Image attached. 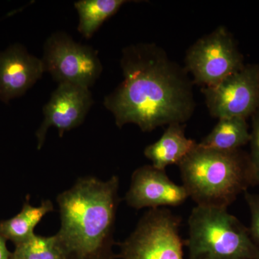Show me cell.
Instances as JSON below:
<instances>
[{
	"label": "cell",
	"mask_w": 259,
	"mask_h": 259,
	"mask_svg": "<svg viewBox=\"0 0 259 259\" xmlns=\"http://www.w3.org/2000/svg\"><path fill=\"white\" fill-rule=\"evenodd\" d=\"M119 178L79 179L57 197L61 228L56 243L66 259H102L111 253Z\"/></svg>",
	"instance_id": "obj_2"
},
{
	"label": "cell",
	"mask_w": 259,
	"mask_h": 259,
	"mask_svg": "<svg viewBox=\"0 0 259 259\" xmlns=\"http://www.w3.org/2000/svg\"><path fill=\"white\" fill-rule=\"evenodd\" d=\"M202 92L212 117H251L259 109V65H245L218 84L202 88Z\"/></svg>",
	"instance_id": "obj_8"
},
{
	"label": "cell",
	"mask_w": 259,
	"mask_h": 259,
	"mask_svg": "<svg viewBox=\"0 0 259 259\" xmlns=\"http://www.w3.org/2000/svg\"><path fill=\"white\" fill-rule=\"evenodd\" d=\"M184 187L197 205L228 208L255 186L249 153L218 151L197 144L178 165Z\"/></svg>",
	"instance_id": "obj_3"
},
{
	"label": "cell",
	"mask_w": 259,
	"mask_h": 259,
	"mask_svg": "<svg viewBox=\"0 0 259 259\" xmlns=\"http://www.w3.org/2000/svg\"><path fill=\"white\" fill-rule=\"evenodd\" d=\"M243 194L250 213V236L259 247V194L250 193L248 191Z\"/></svg>",
	"instance_id": "obj_18"
},
{
	"label": "cell",
	"mask_w": 259,
	"mask_h": 259,
	"mask_svg": "<svg viewBox=\"0 0 259 259\" xmlns=\"http://www.w3.org/2000/svg\"><path fill=\"white\" fill-rule=\"evenodd\" d=\"M249 156L255 185H259V109L251 116Z\"/></svg>",
	"instance_id": "obj_17"
},
{
	"label": "cell",
	"mask_w": 259,
	"mask_h": 259,
	"mask_svg": "<svg viewBox=\"0 0 259 259\" xmlns=\"http://www.w3.org/2000/svg\"><path fill=\"white\" fill-rule=\"evenodd\" d=\"M122 82L104 105L120 128L126 124L149 132L163 125L182 124L195 109L192 81L187 70L154 44H136L122 50Z\"/></svg>",
	"instance_id": "obj_1"
},
{
	"label": "cell",
	"mask_w": 259,
	"mask_h": 259,
	"mask_svg": "<svg viewBox=\"0 0 259 259\" xmlns=\"http://www.w3.org/2000/svg\"><path fill=\"white\" fill-rule=\"evenodd\" d=\"M93 104L90 89L70 83H59L44 107V119L36 133L40 149L49 127H56L59 136L81 125Z\"/></svg>",
	"instance_id": "obj_9"
},
{
	"label": "cell",
	"mask_w": 259,
	"mask_h": 259,
	"mask_svg": "<svg viewBox=\"0 0 259 259\" xmlns=\"http://www.w3.org/2000/svg\"><path fill=\"white\" fill-rule=\"evenodd\" d=\"M197 145L186 137L185 126L174 123L168 125L161 139L146 148L144 155L155 168L165 171L166 166L180 164Z\"/></svg>",
	"instance_id": "obj_12"
},
{
	"label": "cell",
	"mask_w": 259,
	"mask_h": 259,
	"mask_svg": "<svg viewBox=\"0 0 259 259\" xmlns=\"http://www.w3.org/2000/svg\"><path fill=\"white\" fill-rule=\"evenodd\" d=\"M44 72L41 59L20 44L11 46L0 53V100L7 103L22 96Z\"/></svg>",
	"instance_id": "obj_11"
},
{
	"label": "cell",
	"mask_w": 259,
	"mask_h": 259,
	"mask_svg": "<svg viewBox=\"0 0 259 259\" xmlns=\"http://www.w3.org/2000/svg\"><path fill=\"white\" fill-rule=\"evenodd\" d=\"M13 259H66L56 243L54 236L34 235L28 241L16 245Z\"/></svg>",
	"instance_id": "obj_16"
},
{
	"label": "cell",
	"mask_w": 259,
	"mask_h": 259,
	"mask_svg": "<svg viewBox=\"0 0 259 259\" xmlns=\"http://www.w3.org/2000/svg\"><path fill=\"white\" fill-rule=\"evenodd\" d=\"M182 220L166 208L150 209L120 245L122 259H184Z\"/></svg>",
	"instance_id": "obj_5"
},
{
	"label": "cell",
	"mask_w": 259,
	"mask_h": 259,
	"mask_svg": "<svg viewBox=\"0 0 259 259\" xmlns=\"http://www.w3.org/2000/svg\"><path fill=\"white\" fill-rule=\"evenodd\" d=\"M188 197L183 185L172 182L163 170L147 165L140 167L133 174L125 201L135 209H157L180 206Z\"/></svg>",
	"instance_id": "obj_10"
},
{
	"label": "cell",
	"mask_w": 259,
	"mask_h": 259,
	"mask_svg": "<svg viewBox=\"0 0 259 259\" xmlns=\"http://www.w3.org/2000/svg\"><path fill=\"white\" fill-rule=\"evenodd\" d=\"M44 71L59 83L90 89L102 71L96 51L74 41L64 32L52 34L44 46L41 59Z\"/></svg>",
	"instance_id": "obj_7"
},
{
	"label": "cell",
	"mask_w": 259,
	"mask_h": 259,
	"mask_svg": "<svg viewBox=\"0 0 259 259\" xmlns=\"http://www.w3.org/2000/svg\"><path fill=\"white\" fill-rule=\"evenodd\" d=\"M250 131L246 119L228 117L219 119L217 125L199 146L218 151H236L249 144Z\"/></svg>",
	"instance_id": "obj_13"
},
{
	"label": "cell",
	"mask_w": 259,
	"mask_h": 259,
	"mask_svg": "<svg viewBox=\"0 0 259 259\" xmlns=\"http://www.w3.org/2000/svg\"><path fill=\"white\" fill-rule=\"evenodd\" d=\"M185 69L203 88L214 86L241 70L244 59L236 40L225 27H218L188 49Z\"/></svg>",
	"instance_id": "obj_6"
},
{
	"label": "cell",
	"mask_w": 259,
	"mask_h": 259,
	"mask_svg": "<svg viewBox=\"0 0 259 259\" xmlns=\"http://www.w3.org/2000/svg\"><path fill=\"white\" fill-rule=\"evenodd\" d=\"M10 259H13V258H10Z\"/></svg>",
	"instance_id": "obj_20"
},
{
	"label": "cell",
	"mask_w": 259,
	"mask_h": 259,
	"mask_svg": "<svg viewBox=\"0 0 259 259\" xmlns=\"http://www.w3.org/2000/svg\"><path fill=\"white\" fill-rule=\"evenodd\" d=\"M53 210L54 205L51 201H42L37 207L27 201L17 215L0 223V235L16 245L24 243L35 235V227L44 216Z\"/></svg>",
	"instance_id": "obj_14"
},
{
	"label": "cell",
	"mask_w": 259,
	"mask_h": 259,
	"mask_svg": "<svg viewBox=\"0 0 259 259\" xmlns=\"http://www.w3.org/2000/svg\"><path fill=\"white\" fill-rule=\"evenodd\" d=\"M125 0H81L74 3L79 14L78 30L85 38H90L102 24L115 14Z\"/></svg>",
	"instance_id": "obj_15"
},
{
	"label": "cell",
	"mask_w": 259,
	"mask_h": 259,
	"mask_svg": "<svg viewBox=\"0 0 259 259\" xmlns=\"http://www.w3.org/2000/svg\"><path fill=\"white\" fill-rule=\"evenodd\" d=\"M228 208L197 205L189 218V259H259V247Z\"/></svg>",
	"instance_id": "obj_4"
},
{
	"label": "cell",
	"mask_w": 259,
	"mask_h": 259,
	"mask_svg": "<svg viewBox=\"0 0 259 259\" xmlns=\"http://www.w3.org/2000/svg\"><path fill=\"white\" fill-rule=\"evenodd\" d=\"M11 255L7 248L6 240L0 235V259H10Z\"/></svg>",
	"instance_id": "obj_19"
}]
</instances>
